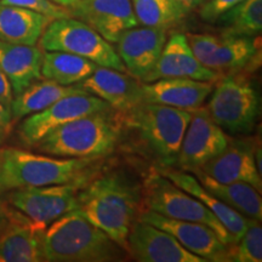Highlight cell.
Segmentation results:
<instances>
[{
    "instance_id": "cell-9",
    "label": "cell",
    "mask_w": 262,
    "mask_h": 262,
    "mask_svg": "<svg viewBox=\"0 0 262 262\" xmlns=\"http://www.w3.org/2000/svg\"><path fill=\"white\" fill-rule=\"evenodd\" d=\"M86 178L60 185L16 189L9 195L10 204L29 220L47 226L75 209H79L78 193Z\"/></svg>"
},
{
    "instance_id": "cell-15",
    "label": "cell",
    "mask_w": 262,
    "mask_h": 262,
    "mask_svg": "<svg viewBox=\"0 0 262 262\" xmlns=\"http://www.w3.org/2000/svg\"><path fill=\"white\" fill-rule=\"evenodd\" d=\"M127 250L141 262H206L183 248L168 232L141 220L131 226Z\"/></svg>"
},
{
    "instance_id": "cell-17",
    "label": "cell",
    "mask_w": 262,
    "mask_h": 262,
    "mask_svg": "<svg viewBox=\"0 0 262 262\" xmlns=\"http://www.w3.org/2000/svg\"><path fill=\"white\" fill-rule=\"evenodd\" d=\"M202 171L220 182H247L261 192L262 181L255 163V148L245 141H233L202 166Z\"/></svg>"
},
{
    "instance_id": "cell-31",
    "label": "cell",
    "mask_w": 262,
    "mask_h": 262,
    "mask_svg": "<svg viewBox=\"0 0 262 262\" xmlns=\"http://www.w3.org/2000/svg\"><path fill=\"white\" fill-rule=\"evenodd\" d=\"M186 38L196 60L208 70L219 73L216 50L220 44V38L212 34H196V33L186 34Z\"/></svg>"
},
{
    "instance_id": "cell-10",
    "label": "cell",
    "mask_w": 262,
    "mask_h": 262,
    "mask_svg": "<svg viewBox=\"0 0 262 262\" xmlns=\"http://www.w3.org/2000/svg\"><path fill=\"white\" fill-rule=\"evenodd\" d=\"M100 97L89 93L75 94L62 97L45 110L31 114L19 125V136L26 145L35 146L50 131L70 123L77 118L97 112L111 111Z\"/></svg>"
},
{
    "instance_id": "cell-29",
    "label": "cell",
    "mask_w": 262,
    "mask_h": 262,
    "mask_svg": "<svg viewBox=\"0 0 262 262\" xmlns=\"http://www.w3.org/2000/svg\"><path fill=\"white\" fill-rule=\"evenodd\" d=\"M257 54V39L242 35H222L220 38L216 62L219 73L235 72L244 68Z\"/></svg>"
},
{
    "instance_id": "cell-32",
    "label": "cell",
    "mask_w": 262,
    "mask_h": 262,
    "mask_svg": "<svg viewBox=\"0 0 262 262\" xmlns=\"http://www.w3.org/2000/svg\"><path fill=\"white\" fill-rule=\"evenodd\" d=\"M0 3L28 9L31 11L37 12V14L47 16L51 21L70 16L67 6L58 5L56 3L51 2V0H0Z\"/></svg>"
},
{
    "instance_id": "cell-13",
    "label": "cell",
    "mask_w": 262,
    "mask_h": 262,
    "mask_svg": "<svg viewBox=\"0 0 262 262\" xmlns=\"http://www.w3.org/2000/svg\"><path fill=\"white\" fill-rule=\"evenodd\" d=\"M67 9L71 17L84 22L111 44L139 25L133 0H75Z\"/></svg>"
},
{
    "instance_id": "cell-1",
    "label": "cell",
    "mask_w": 262,
    "mask_h": 262,
    "mask_svg": "<svg viewBox=\"0 0 262 262\" xmlns=\"http://www.w3.org/2000/svg\"><path fill=\"white\" fill-rule=\"evenodd\" d=\"M78 199V210L127 250V235L141 211V189L123 175L108 173L85 185Z\"/></svg>"
},
{
    "instance_id": "cell-34",
    "label": "cell",
    "mask_w": 262,
    "mask_h": 262,
    "mask_svg": "<svg viewBox=\"0 0 262 262\" xmlns=\"http://www.w3.org/2000/svg\"><path fill=\"white\" fill-rule=\"evenodd\" d=\"M12 98H14V91H12L11 84H10L8 77L0 70V102L10 111Z\"/></svg>"
},
{
    "instance_id": "cell-21",
    "label": "cell",
    "mask_w": 262,
    "mask_h": 262,
    "mask_svg": "<svg viewBox=\"0 0 262 262\" xmlns=\"http://www.w3.org/2000/svg\"><path fill=\"white\" fill-rule=\"evenodd\" d=\"M0 235V262H38L42 260L41 234L45 226L16 214Z\"/></svg>"
},
{
    "instance_id": "cell-27",
    "label": "cell",
    "mask_w": 262,
    "mask_h": 262,
    "mask_svg": "<svg viewBox=\"0 0 262 262\" xmlns=\"http://www.w3.org/2000/svg\"><path fill=\"white\" fill-rule=\"evenodd\" d=\"M222 35L256 37L262 29V0H243L216 19Z\"/></svg>"
},
{
    "instance_id": "cell-6",
    "label": "cell",
    "mask_w": 262,
    "mask_h": 262,
    "mask_svg": "<svg viewBox=\"0 0 262 262\" xmlns=\"http://www.w3.org/2000/svg\"><path fill=\"white\" fill-rule=\"evenodd\" d=\"M141 199L147 210L175 220L206 225L214 229L215 233L226 245H234L233 238L225 226L202 202L173 185L170 180L157 171V169H153L143 181Z\"/></svg>"
},
{
    "instance_id": "cell-16",
    "label": "cell",
    "mask_w": 262,
    "mask_h": 262,
    "mask_svg": "<svg viewBox=\"0 0 262 262\" xmlns=\"http://www.w3.org/2000/svg\"><path fill=\"white\" fill-rule=\"evenodd\" d=\"M79 85L119 112H126L145 102L141 81L113 68L97 66L94 73Z\"/></svg>"
},
{
    "instance_id": "cell-7",
    "label": "cell",
    "mask_w": 262,
    "mask_h": 262,
    "mask_svg": "<svg viewBox=\"0 0 262 262\" xmlns=\"http://www.w3.org/2000/svg\"><path fill=\"white\" fill-rule=\"evenodd\" d=\"M39 45L44 51L70 52L97 66L126 72L112 44L84 22L71 16L50 21L39 38Z\"/></svg>"
},
{
    "instance_id": "cell-36",
    "label": "cell",
    "mask_w": 262,
    "mask_h": 262,
    "mask_svg": "<svg viewBox=\"0 0 262 262\" xmlns=\"http://www.w3.org/2000/svg\"><path fill=\"white\" fill-rule=\"evenodd\" d=\"M178 2L180 4L185 6L188 11H191V10L198 8L199 5H202L203 3H204V0H178Z\"/></svg>"
},
{
    "instance_id": "cell-14",
    "label": "cell",
    "mask_w": 262,
    "mask_h": 262,
    "mask_svg": "<svg viewBox=\"0 0 262 262\" xmlns=\"http://www.w3.org/2000/svg\"><path fill=\"white\" fill-rule=\"evenodd\" d=\"M165 42L166 29L136 26L124 32L116 44L127 73L143 83L158 62Z\"/></svg>"
},
{
    "instance_id": "cell-11",
    "label": "cell",
    "mask_w": 262,
    "mask_h": 262,
    "mask_svg": "<svg viewBox=\"0 0 262 262\" xmlns=\"http://www.w3.org/2000/svg\"><path fill=\"white\" fill-rule=\"evenodd\" d=\"M189 112L191 120L183 135L176 163L183 171L194 172L217 156L229 140L209 116L206 107H198Z\"/></svg>"
},
{
    "instance_id": "cell-26",
    "label": "cell",
    "mask_w": 262,
    "mask_h": 262,
    "mask_svg": "<svg viewBox=\"0 0 262 262\" xmlns=\"http://www.w3.org/2000/svg\"><path fill=\"white\" fill-rule=\"evenodd\" d=\"M96 68L95 62L70 52L45 51L42 54L41 77L64 86L79 84Z\"/></svg>"
},
{
    "instance_id": "cell-5",
    "label": "cell",
    "mask_w": 262,
    "mask_h": 262,
    "mask_svg": "<svg viewBox=\"0 0 262 262\" xmlns=\"http://www.w3.org/2000/svg\"><path fill=\"white\" fill-rule=\"evenodd\" d=\"M189 120V111L157 103L142 102L124 112L126 125L136 131L163 166L176 163Z\"/></svg>"
},
{
    "instance_id": "cell-3",
    "label": "cell",
    "mask_w": 262,
    "mask_h": 262,
    "mask_svg": "<svg viewBox=\"0 0 262 262\" xmlns=\"http://www.w3.org/2000/svg\"><path fill=\"white\" fill-rule=\"evenodd\" d=\"M108 112L93 113L66 123L47 134L35 146L49 156L63 158L95 159L110 155L119 141L120 126Z\"/></svg>"
},
{
    "instance_id": "cell-37",
    "label": "cell",
    "mask_w": 262,
    "mask_h": 262,
    "mask_svg": "<svg viewBox=\"0 0 262 262\" xmlns=\"http://www.w3.org/2000/svg\"><path fill=\"white\" fill-rule=\"evenodd\" d=\"M51 2L56 3V4L62 5V6H68V5H71L72 3H74L75 0H51Z\"/></svg>"
},
{
    "instance_id": "cell-25",
    "label": "cell",
    "mask_w": 262,
    "mask_h": 262,
    "mask_svg": "<svg viewBox=\"0 0 262 262\" xmlns=\"http://www.w3.org/2000/svg\"><path fill=\"white\" fill-rule=\"evenodd\" d=\"M195 178L209 192L222 203L234 209L245 217L261 221L262 201L260 191L247 182H220L202 170H195Z\"/></svg>"
},
{
    "instance_id": "cell-35",
    "label": "cell",
    "mask_w": 262,
    "mask_h": 262,
    "mask_svg": "<svg viewBox=\"0 0 262 262\" xmlns=\"http://www.w3.org/2000/svg\"><path fill=\"white\" fill-rule=\"evenodd\" d=\"M11 113L0 102V143H3V141L8 137L10 130H11Z\"/></svg>"
},
{
    "instance_id": "cell-4",
    "label": "cell",
    "mask_w": 262,
    "mask_h": 262,
    "mask_svg": "<svg viewBox=\"0 0 262 262\" xmlns=\"http://www.w3.org/2000/svg\"><path fill=\"white\" fill-rule=\"evenodd\" d=\"M94 159H57L27 150L0 148V189L60 185L86 178Z\"/></svg>"
},
{
    "instance_id": "cell-28",
    "label": "cell",
    "mask_w": 262,
    "mask_h": 262,
    "mask_svg": "<svg viewBox=\"0 0 262 262\" xmlns=\"http://www.w3.org/2000/svg\"><path fill=\"white\" fill-rule=\"evenodd\" d=\"M133 8L140 25L164 29L179 25L189 12L178 0H133Z\"/></svg>"
},
{
    "instance_id": "cell-38",
    "label": "cell",
    "mask_w": 262,
    "mask_h": 262,
    "mask_svg": "<svg viewBox=\"0 0 262 262\" xmlns=\"http://www.w3.org/2000/svg\"><path fill=\"white\" fill-rule=\"evenodd\" d=\"M204 2H205V0H204Z\"/></svg>"
},
{
    "instance_id": "cell-33",
    "label": "cell",
    "mask_w": 262,
    "mask_h": 262,
    "mask_svg": "<svg viewBox=\"0 0 262 262\" xmlns=\"http://www.w3.org/2000/svg\"><path fill=\"white\" fill-rule=\"evenodd\" d=\"M241 2L243 0H205L202 4L201 17L206 22H215L222 14Z\"/></svg>"
},
{
    "instance_id": "cell-19",
    "label": "cell",
    "mask_w": 262,
    "mask_h": 262,
    "mask_svg": "<svg viewBox=\"0 0 262 262\" xmlns=\"http://www.w3.org/2000/svg\"><path fill=\"white\" fill-rule=\"evenodd\" d=\"M214 89L212 81L191 78H163L142 83L143 101L183 111L202 107Z\"/></svg>"
},
{
    "instance_id": "cell-12",
    "label": "cell",
    "mask_w": 262,
    "mask_h": 262,
    "mask_svg": "<svg viewBox=\"0 0 262 262\" xmlns=\"http://www.w3.org/2000/svg\"><path fill=\"white\" fill-rule=\"evenodd\" d=\"M139 220L168 232L183 248L205 261H229L232 247L226 245L214 229L206 225L169 219L147 209L140 211Z\"/></svg>"
},
{
    "instance_id": "cell-8",
    "label": "cell",
    "mask_w": 262,
    "mask_h": 262,
    "mask_svg": "<svg viewBox=\"0 0 262 262\" xmlns=\"http://www.w3.org/2000/svg\"><path fill=\"white\" fill-rule=\"evenodd\" d=\"M206 110L222 130L231 134H248L256 125L260 102L249 81L238 75H227L212 89Z\"/></svg>"
},
{
    "instance_id": "cell-30",
    "label": "cell",
    "mask_w": 262,
    "mask_h": 262,
    "mask_svg": "<svg viewBox=\"0 0 262 262\" xmlns=\"http://www.w3.org/2000/svg\"><path fill=\"white\" fill-rule=\"evenodd\" d=\"M229 261H262V227L260 221L254 220V219H248L247 228H245L243 235L231 248Z\"/></svg>"
},
{
    "instance_id": "cell-22",
    "label": "cell",
    "mask_w": 262,
    "mask_h": 262,
    "mask_svg": "<svg viewBox=\"0 0 262 262\" xmlns=\"http://www.w3.org/2000/svg\"><path fill=\"white\" fill-rule=\"evenodd\" d=\"M42 54L35 45L0 40V70L8 77L14 96L40 79Z\"/></svg>"
},
{
    "instance_id": "cell-23",
    "label": "cell",
    "mask_w": 262,
    "mask_h": 262,
    "mask_svg": "<svg viewBox=\"0 0 262 262\" xmlns=\"http://www.w3.org/2000/svg\"><path fill=\"white\" fill-rule=\"evenodd\" d=\"M50 21L28 9L0 3V40L35 45Z\"/></svg>"
},
{
    "instance_id": "cell-2",
    "label": "cell",
    "mask_w": 262,
    "mask_h": 262,
    "mask_svg": "<svg viewBox=\"0 0 262 262\" xmlns=\"http://www.w3.org/2000/svg\"><path fill=\"white\" fill-rule=\"evenodd\" d=\"M119 245L75 209L51 222L41 234L42 260L106 262L120 257Z\"/></svg>"
},
{
    "instance_id": "cell-20",
    "label": "cell",
    "mask_w": 262,
    "mask_h": 262,
    "mask_svg": "<svg viewBox=\"0 0 262 262\" xmlns=\"http://www.w3.org/2000/svg\"><path fill=\"white\" fill-rule=\"evenodd\" d=\"M157 171L165 176L166 179L170 180L173 185H176L183 191H186L189 194L202 202L206 208L214 214L216 217L220 220L225 228L227 229L228 233L233 238L234 244L241 239L243 235L245 228H247L248 217L242 215L234 209L229 208L225 203H222L220 199L216 198L206 189L195 176H192L191 173L183 171V170H173L169 169L168 166L164 168H157Z\"/></svg>"
},
{
    "instance_id": "cell-24",
    "label": "cell",
    "mask_w": 262,
    "mask_h": 262,
    "mask_svg": "<svg viewBox=\"0 0 262 262\" xmlns=\"http://www.w3.org/2000/svg\"><path fill=\"white\" fill-rule=\"evenodd\" d=\"M84 93L88 91H85L79 84L64 86L49 79L37 80L12 98L10 107L11 119L12 122H16L31 114L40 112L62 97Z\"/></svg>"
},
{
    "instance_id": "cell-18",
    "label": "cell",
    "mask_w": 262,
    "mask_h": 262,
    "mask_svg": "<svg viewBox=\"0 0 262 262\" xmlns=\"http://www.w3.org/2000/svg\"><path fill=\"white\" fill-rule=\"evenodd\" d=\"M220 74L208 70L196 60L189 48L186 34L176 33L164 45L159 60L143 83L163 78H191L195 80L216 81Z\"/></svg>"
}]
</instances>
